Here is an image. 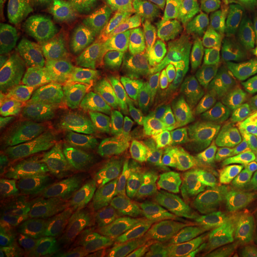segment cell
<instances>
[{"mask_svg":"<svg viewBox=\"0 0 257 257\" xmlns=\"http://www.w3.org/2000/svg\"><path fill=\"white\" fill-rule=\"evenodd\" d=\"M56 70L85 88L108 75L115 64L109 47L98 35L85 30L60 33L48 47Z\"/></svg>","mask_w":257,"mask_h":257,"instance_id":"2","label":"cell"},{"mask_svg":"<svg viewBox=\"0 0 257 257\" xmlns=\"http://www.w3.org/2000/svg\"><path fill=\"white\" fill-rule=\"evenodd\" d=\"M255 60H257V37L250 40L248 44L242 47L235 54L231 55L224 64L221 65L212 75L211 82L218 76L229 72L230 70L244 65L249 64Z\"/></svg>","mask_w":257,"mask_h":257,"instance_id":"31","label":"cell"},{"mask_svg":"<svg viewBox=\"0 0 257 257\" xmlns=\"http://www.w3.org/2000/svg\"><path fill=\"white\" fill-rule=\"evenodd\" d=\"M222 257H246L248 236L236 221L226 220L222 225Z\"/></svg>","mask_w":257,"mask_h":257,"instance_id":"29","label":"cell"},{"mask_svg":"<svg viewBox=\"0 0 257 257\" xmlns=\"http://www.w3.org/2000/svg\"><path fill=\"white\" fill-rule=\"evenodd\" d=\"M20 257H92L87 249L60 240L39 243Z\"/></svg>","mask_w":257,"mask_h":257,"instance_id":"30","label":"cell"},{"mask_svg":"<svg viewBox=\"0 0 257 257\" xmlns=\"http://www.w3.org/2000/svg\"><path fill=\"white\" fill-rule=\"evenodd\" d=\"M84 99L93 120L133 118L137 111L131 85L123 73L109 74L83 90Z\"/></svg>","mask_w":257,"mask_h":257,"instance_id":"12","label":"cell"},{"mask_svg":"<svg viewBox=\"0 0 257 257\" xmlns=\"http://www.w3.org/2000/svg\"><path fill=\"white\" fill-rule=\"evenodd\" d=\"M35 99L38 110L56 134H90L92 122L83 92L46 76L38 85Z\"/></svg>","mask_w":257,"mask_h":257,"instance_id":"4","label":"cell"},{"mask_svg":"<svg viewBox=\"0 0 257 257\" xmlns=\"http://www.w3.org/2000/svg\"><path fill=\"white\" fill-rule=\"evenodd\" d=\"M90 136L106 164L126 167L136 163L150 134L137 120H92Z\"/></svg>","mask_w":257,"mask_h":257,"instance_id":"6","label":"cell"},{"mask_svg":"<svg viewBox=\"0 0 257 257\" xmlns=\"http://www.w3.org/2000/svg\"><path fill=\"white\" fill-rule=\"evenodd\" d=\"M256 37L257 24L232 23L198 70L195 81L203 85L210 84L212 75L221 65L224 64L231 55Z\"/></svg>","mask_w":257,"mask_h":257,"instance_id":"23","label":"cell"},{"mask_svg":"<svg viewBox=\"0 0 257 257\" xmlns=\"http://www.w3.org/2000/svg\"><path fill=\"white\" fill-rule=\"evenodd\" d=\"M62 0H19L15 30L19 44L36 49L66 22Z\"/></svg>","mask_w":257,"mask_h":257,"instance_id":"10","label":"cell"},{"mask_svg":"<svg viewBox=\"0 0 257 257\" xmlns=\"http://www.w3.org/2000/svg\"><path fill=\"white\" fill-rule=\"evenodd\" d=\"M126 199H128V186L124 170L105 163L83 172L72 179L54 206L77 204L113 211L120 208Z\"/></svg>","mask_w":257,"mask_h":257,"instance_id":"3","label":"cell"},{"mask_svg":"<svg viewBox=\"0 0 257 257\" xmlns=\"http://www.w3.org/2000/svg\"><path fill=\"white\" fill-rule=\"evenodd\" d=\"M205 87L194 81L171 97L153 115V128L159 134L190 139L196 122L203 121Z\"/></svg>","mask_w":257,"mask_h":257,"instance_id":"11","label":"cell"},{"mask_svg":"<svg viewBox=\"0 0 257 257\" xmlns=\"http://www.w3.org/2000/svg\"><path fill=\"white\" fill-rule=\"evenodd\" d=\"M225 23L257 24V0H211Z\"/></svg>","mask_w":257,"mask_h":257,"instance_id":"28","label":"cell"},{"mask_svg":"<svg viewBox=\"0 0 257 257\" xmlns=\"http://www.w3.org/2000/svg\"><path fill=\"white\" fill-rule=\"evenodd\" d=\"M104 157L88 135H57L43 164L49 170L74 175L105 164Z\"/></svg>","mask_w":257,"mask_h":257,"instance_id":"14","label":"cell"},{"mask_svg":"<svg viewBox=\"0 0 257 257\" xmlns=\"http://www.w3.org/2000/svg\"><path fill=\"white\" fill-rule=\"evenodd\" d=\"M255 210H256V212H257V203H256V206H255Z\"/></svg>","mask_w":257,"mask_h":257,"instance_id":"38","label":"cell"},{"mask_svg":"<svg viewBox=\"0 0 257 257\" xmlns=\"http://www.w3.org/2000/svg\"><path fill=\"white\" fill-rule=\"evenodd\" d=\"M44 204L22 197H11L1 206V230L9 233L35 231L44 220Z\"/></svg>","mask_w":257,"mask_h":257,"instance_id":"25","label":"cell"},{"mask_svg":"<svg viewBox=\"0 0 257 257\" xmlns=\"http://www.w3.org/2000/svg\"><path fill=\"white\" fill-rule=\"evenodd\" d=\"M241 163L248 173L250 181L257 192V155L250 152L242 154Z\"/></svg>","mask_w":257,"mask_h":257,"instance_id":"35","label":"cell"},{"mask_svg":"<svg viewBox=\"0 0 257 257\" xmlns=\"http://www.w3.org/2000/svg\"><path fill=\"white\" fill-rule=\"evenodd\" d=\"M184 245L191 257H222L220 235L204 225L177 223Z\"/></svg>","mask_w":257,"mask_h":257,"instance_id":"26","label":"cell"},{"mask_svg":"<svg viewBox=\"0 0 257 257\" xmlns=\"http://www.w3.org/2000/svg\"><path fill=\"white\" fill-rule=\"evenodd\" d=\"M192 69L167 48L156 51L148 59L140 83V97L150 109H156L189 82Z\"/></svg>","mask_w":257,"mask_h":257,"instance_id":"7","label":"cell"},{"mask_svg":"<svg viewBox=\"0 0 257 257\" xmlns=\"http://www.w3.org/2000/svg\"><path fill=\"white\" fill-rule=\"evenodd\" d=\"M243 140L250 153L257 155V105L248 106Z\"/></svg>","mask_w":257,"mask_h":257,"instance_id":"32","label":"cell"},{"mask_svg":"<svg viewBox=\"0 0 257 257\" xmlns=\"http://www.w3.org/2000/svg\"><path fill=\"white\" fill-rule=\"evenodd\" d=\"M29 238L27 232H5L0 234V254L6 256Z\"/></svg>","mask_w":257,"mask_h":257,"instance_id":"34","label":"cell"},{"mask_svg":"<svg viewBox=\"0 0 257 257\" xmlns=\"http://www.w3.org/2000/svg\"><path fill=\"white\" fill-rule=\"evenodd\" d=\"M97 23L111 41L121 45H140L151 39L155 25L137 2L109 0L97 17Z\"/></svg>","mask_w":257,"mask_h":257,"instance_id":"13","label":"cell"},{"mask_svg":"<svg viewBox=\"0 0 257 257\" xmlns=\"http://www.w3.org/2000/svg\"><path fill=\"white\" fill-rule=\"evenodd\" d=\"M199 151L197 142L188 138L151 135L135 164L161 166L180 171Z\"/></svg>","mask_w":257,"mask_h":257,"instance_id":"20","label":"cell"},{"mask_svg":"<svg viewBox=\"0 0 257 257\" xmlns=\"http://www.w3.org/2000/svg\"><path fill=\"white\" fill-rule=\"evenodd\" d=\"M109 0H62L66 10L77 13L88 14L96 10L102 9Z\"/></svg>","mask_w":257,"mask_h":257,"instance_id":"33","label":"cell"},{"mask_svg":"<svg viewBox=\"0 0 257 257\" xmlns=\"http://www.w3.org/2000/svg\"><path fill=\"white\" fill-rule=\"evenodd\" d=\"M53 128L37 107L30 105L0 140L1 185L12 189L38 170L50 148Z\"/></svg>","mask_w":257,"mask_h":257,"instance_id":"1","label":"cell"},{"mask_svg":"<svg viewBox=\"0 0 257 257\" xmlns=\"http://www.w3.org/2000/svg\"><path fill=\"white\" fill-rule=\"evenodd\" d=\"M159 212L167 220L200 224L213 230L222 229L224 222L220 211L191 184L180 183L174 187Z\"/></svg>","mask_w":257,"mask_h":257,"instance_id":"15","label":"cell"},{"mask_svg":"<svg viewBox=\"0 0 257 257\" xmlns=\"http://www.w3.org/2000/svg\"><path fill=\"white\" fill-rule=\"evenodd\" d=\"M217 160L227 176L232 193L238 204V213L250 229L256 226L255 206L257 193L248 173L238 159L229 153H220Z\"/></svg>","mask_w":257,"mask_h":257,"instance_id":"22","label":"cell"},{"mask_svg":"<svg viewBox=\"0 0 257 257\" xmlns=\"http://www.w3.org/2000/svg\"><path fill=\"white\" fill-rule=\"evenodd\" d=\"M8 1H9V2H11V1H13V0H8Z\"/></svg>","mask_w":257,"mask_h":257,"instance_id":"39","label":"cell"},{"mask_svg":"<svg viewBox=\"0 0 257 257\" xmlns=\"http://www.w3.org/2000/svg\"><path fill=\"white\" fill-rule=\"evenodd\" d=\"M18 116H16L15 112L12 110H1V119H0V136L2 137L10 127L13 125V123L16 121Z\"/></svg>","mask_w":257,"mask_h":257,"instance_id":"36","label":"cell"},{"mask_svg":"<svg viewBox=\"0 0 257 257\" xmlns=\"http://www.w3.org/2000/svg\"><path fill=\"white\" fill-rule=\"evenodd\" d=\"M73 175L49 169L37 170L11 189L10 198L22 197L44 205L53 204L60 199Z\"/></svg>","mask_w":257,"mask_h":257,"instance_id":"21","label":"cell"},{"mask_svg":"<svg viewBox=\"0 0 257 257\" xmlns=\"http://www.w3.org/2000/svg\"><path fill=\"white\" fill-rule=\"evenodd\" d=\"M246 257H257V234L250 232L248 235Z\"/></svg>","mask_w":257,"mask_h":257,"instance_id":"37","label":"cell"},{"mask_svg":"<svg viewBox=\"0 0 257 257\" xmlns=\"http://www.w3.org/2000/svg\"><path fill=\"white\" fill-rule=\"evenodd\" d=\"M37 78L34 59L23 51L1 47L0 51V107L8 110L27 98Z\"/></svg>","mask_w":257,"mask_h":257,"instance_id":"16","label":"cell"},{"mask_svg":"<svg viewBox=\"0 0 257 257\" xmlns=\"http://www.w3.org/2000/svg\"><path fill=\"white\" fill-rule=\"evenodd\" d=\"M53 207L44 220V230L53 238L85 244L105 238L110 231L111 211L77 204Z\"/></svg>","mask_w":257,"mask_h":257,"instance_id":"5","label":"cell"},{"mask_svg":"<svg viewBox=\"0 0 257 257\" xmlns=\"http://www.w3.org/2000/svg\"><path fill=\"white\" fill-rule=\"evenodd\" d=\"M148 19L159 28H174L187 19L194 0H136Z\"/></svg>","mask_w":257,"mask_h":257,"instance_id":"27","label":"cell"},{"mask_svg":"<svg viewBox=\"0 0 257 257\" xmlns=\"http://www.w3.org/2000/svg\"><path fill=\"white\" fill-rule=\"evenodd\" d=\"M248 104L218 101L212 104L207 113V126L213 138L223 141H235L245 127Z\"/></svg>","mask_w":257,"mask_h":257,"instance_id":"24","label":"cell"},{"mask_svg":"<svg viewBox=\"0 0 257 257\" xmlns=\"http://www.w3.org/2000/svg\"><path fill=\"white\" fill-rule=\"evenodd\" d=\"M121 257H191L182 239L150 224L133 227L118 246Z\"/></svg>","mask_w":257,"mask_h":257,"instance_id":"17","label":"cell"},{"mask_svg":"<svg viewBox=\"0 0 257 257\" xmlns=\"http://www.w3.org/2000/svg\"><path fill=\"white\" fill-rule=\"evenodd\" d=\"M177 170L150 164H133L126 173L128 200L143 218L156 216L172 191Z\"/></svg>","mask_w":257,"mask_h":257,"instance_id":"9","label":"cell"},{"mask_svg":"<svg viewBox=\"0 0 257 257\" xmlns=\"http://www.w3.org/2000/svg\"><path fill=\"white\" fill-rule=\"evenodd\" d=\"M257 95V60L234 68L206 85L203 100V120L211 105L218 101L249 104Z\"/></svg>","mask_w":257,"mask_h":257,"instance_id":"19","label":"cell"},{"mask_svg":"<svg viewBox=\"0 0 257 257\" xmlns=\"http://www.w3.org/2000/svg\"><path fill=\"white\" fill-rule=\"evenodd\" d=\"M188 181L198 189L223 215L238 213V204L221 166L210 156L195 162L188 172Z\"/></svg>","mask_w":257,"mask_h":257,"instance_id":"18","label":"cell"},{"mask_svg":"<svg viewBox=\"0 0 257 257\" xmlns=\"http://www.w3.org/2000/svg\"><path fill=\"white\" fill-rule=\"evenodd\" d=\"M224 25L220 15L210 10L168 37L166 48L192 71L199 70L216 46Z\"/></svg>","mask_w":257,"mask_h":257,"instance_id":"8","label":"cell"}]
</instances>
